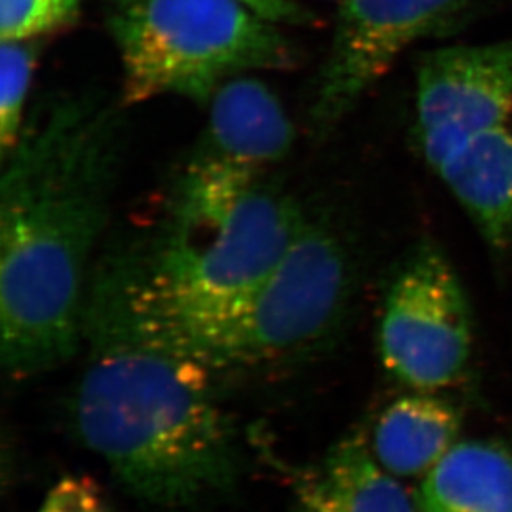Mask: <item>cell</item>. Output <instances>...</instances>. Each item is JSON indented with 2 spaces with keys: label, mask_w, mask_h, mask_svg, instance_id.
Instances as JSON below:
<instances>
[{
  "label": "cell",
  "mask_w": 512,
  "mask_h": 512,
  "mask_svg": "<svg viewBox=\"0 0 512 512\" xmlns=\"http://www.w3.org/2000/svg\"><path fill=\"white\" fill-rule=\"evenodd\" d=\"M383 365L420 392L450 387L468 367L473 319L455 267L421 239L395 272L380 322Z\"/></svg>",
  "instance_id": "obj_6"
},
{
  "label": "cell",
  "mask_w": 512,
  "mask_h": 512,
  "mask_svg": "<svg viewBox=\"0 0 512 512\" xmlns=\"http://www.w3.org/2000/svg\"><path fill=\"white\" fill-rule=\"evenodd\" d=\"M108 25L125 105L163 95L206 105L229 78L295 63L277 25L237 0H110Z\"/></svg>",
  "instance_id": "obj_5"
},
{
  "label": "cell",
  "mask_w": 512,
  "mask_h": 512,
  "mask_svg": "<svg viewBox=\"0 0 512 512\" xmlns=\"http://www.w3.org/2000/svg\"><path fill=\"white\" fill-rule=\"evenodd\" d=\"M37 62L30 42H2L0 49V148L7 155L24 130L25 103Z\"/></svg>",
  "instance_id": "obj_14"
},
{
  "label": "cell",
  "mask_w": 512,
  "mask_h": 512,
  "mask_svg": "<svg viewBox=\"0 0 512 512\" xmlns=\"http://www.w3.org/2000/svg\"><path fill=\"white\" fill-rule=\"evenodd\" d=\"M494 249L512 232V121L469 140L436 170Z\"/></svg>",
  "instance_id": "obj_10"
},
{
  "label": "cell",
  "mask_w": 512,
  "mask_h": 512,
  "mask_svg": "<svg viewBox=\"0 0 512 512\" xmlns=\"http://www.w3.org/2000/svg\"><path fill=\"white\" fill-rule=\"evenodd\" d=\"M39 512H110V508L92 478L65 476L52 486Z\"/></svg>",
  "instance_id": "obj_16"
},
{
  "label": "cell",
  "mask_w": 512,
  "mask_h": 512,
  "mask_svg": "<svg viewBox=\"0 0 512 512\" xmlns=\"http://www.w3.org/2000/svg\"><path fill=\"white\" fill-rule=\"evenodd\" d=\"M120 108L93 92L44 103L0 178V357L15 382L83 342L88 266L120 170Z\"/></svg>",
  "instance_id": "obj_1"
},
{
  "label": "cell",
  "mask_w": 512,
  "mask_h": 512,
  "mask_svg": "<svg viewBox=\"0 0 512 512\" xmlns=\"http://www.w3.org/2000/svg\"><path fill=\"white\" fill-rule=\"evenodd\" d=\"M420 512H512V450L494 441L456 443L416 491Z\"/></svg>",
  "instance_id": "obj_12"
},
{
  "label": "cell",
  "mask_w": 512,
  "mask_h": 512,
  "mask_svg": "<svg viewBox=\"0 0 512 512\" xmlns=\"http://www.w3.org/2000/svg\"><path fill=\"white\" fill-rule=\"evenodd\" d=\"M329 2H339L340 4V2H343V0H329Z\"/></svg>",
  "instance_id": "obj_18"
},
{
  "label": "cell",
  "mask_w": 512,
  "mask_h": 512,
  "mask_svg": "<svg viewBox=\"0 0 512 512\" xmlns=\"http://www.w3.org/2000/svg\"><path fill=\"white\" fill-rule=\"evenodd\" d=\"M294 512H415L362 435L340 441L297 486Z\"/></svg>",
  "instance_id": "obj_11"
},
{
  "label": "cell",
  "mask_w": 512,
  "mask_h": 512,
  "mask_svg": "<svg viewBox=\"0 0 512 512\" xmlns=\"http://www.w3.org/2000/svg\"><path fill=\"white\" fill-rule=\"evenodd\" d=\"M83 342L73 421L128 493L178 509L234 488L236 435L213 373L140 324L108 261L88 287Z\"/></svg>",
  "instance_id": "obj_2"
},
{
  "label": "cell",
  "mask_w": 512,
  "mask_h": 512,
  "mask_svg": "<svg viewBox=\"0 0 512 512\" xmlns=\"http://www.w3.org/2000/svg\"><path fill=\"white\" fill-rule=\"evenodd\" d=\"M461 416L450 401L418 393L393 401L373 430V456L395 476L428 473L456 445Z\"/></svg>",
  "instance_id": "obj_13"
},
{
  "label": "cell",
  "mask_w": 512,
  "mask_h": 512,
  "mask_svg": "<svg viewBox=\"0 0 512 512\" xmlns=\"http://www.w3.org/2000/svg\"><path fill=\"white\" fill-rule=\"evenodd\" d=\"M305 219L266 171L188 161L155 239L110 261L128 304L146 325L189 324L249 294Z\"/></svg>",
  "instance_id": "obj_3"
},
{
  "label": "cell",
  "mask_w": 512,
  "mask_h": 512,
  "mask_svg": "<svg viewBox=\"0 0 512 512\" xmlns=\"http://www.w3.org/2000/svg\"><path fill=\"white\" fill-rule=\"evenodd\" d=\"M271 24H307L309 14L295 0H237Z\"/></svg>",
  "instance_id": "obj_17"
},
{
  "label": "cell",
  "mask_w": 512,
  "mask_h": 512,
  "mask_svg": "<svg viewBox=\"0 0 512 512\" xmlns=\"http://www.w3.org/2000/svg\"><path fill=\"white\" fill-rule=\"evenodd\" d=\"M478 0H343L312 107L317 133L352 112L406 50L463 24Z\"/></svg>",
  "instance_id": "obj_7"
},
{
  "label": "cell",
  "mask_w": 512,
  "mask_h": 512,
  "mask_svg": "<svg viewBox=\"0 0 512 512\" xmlns=\"http://www.w3.org/2000/svg\"><path fill=\"white\" fill-rule=\"evenodd\" d=\"M512 121V37L418 58L415 140L431 170L484 131Z\"/></svg>",
  "instance_id": "obj_8"
},
{
  "label": "cell",
  "mask_w": 512,
  "mask_h": 512,
  "mask_svg": "<svg viewBox=\"0 0 512 512\" xmlns=\"http://www.w3.org/2000/svg\"><path fill=\"white\" fill-rule=\"evenodd\" d=\"M80 0H0L2 42H30L72 24Z\"/></svg>",
  "instance_id": "obj_15"
},
{
  "label": "cell",
  "mask_w": 512,
  "mask_h": 512,
  "mask_svg": "<svg viewBox=\"0 0 512 512\" xmlns=\"http://www.w3.org/2000/svg\"><path fill=\"white\" fill-rule=\"evenodd\" d=\"M206 105L208 123L188 161L266 171L289 156L294 125L261 78L252 73L229 78Z\"/></svg>",
  "instance_id": "obj_9"
},
{
  "label": "cell",
  "mask_w": 512,
  "mask_h": 512,
  "mask_svg": "<svg viewBox=\"0 0 512 512\" xmlns=\"http://www.w3.org/2000/svg\"><path fill=\"white\" fill-rule=\"evenodd\" d=\"M355 284L343 237L305 219L272 271L229 309L189 324L145 327L213 375L266 367L330 342L345 324Z\"/></svg>",
  "instance_id": "obj_4"
}]
</instances>
